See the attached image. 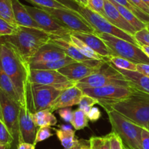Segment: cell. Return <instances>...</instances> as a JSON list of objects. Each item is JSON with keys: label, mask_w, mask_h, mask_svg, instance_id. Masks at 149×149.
I'll return each instance as SVG.
<instances>
[{"label": "cell", "mask_w": 149, "mask_h": 149, "mask_svg": "<svg viewBox=\"0 0 149 149\" xmlns=\"http://www.w3.org/2000/svg\"><path fill=\"white\" fill-rule=\"evenodd\" d=\"M0 64L14 84L21 105H24L25 91L30 72L29 64L13 45L6 42H0Z\"/></svg>", "instance_id": "cell-1"}, {"label": "cell", "mask_w": 149, "mask_h": 149, "mask_svg": "<svg viewBox=\"0 0 149 149\" xmlns=\"http://www.w3.org/2000/svg\"><path fill=\"white\" fill-rule=\"evenodd\" d=\"M49 34L40 29L19 26L15 34L0 37V42L13 45L23 59L29 64L37 51L50 40Z\"/></svg>", "instance_id": "cell-2"}, {"label": "cell", "mask_w": 149, "mask_h": 149, "mask_svg": "<svg viewBox=\"0 0 149 149\" xmlns=\"http://www.w3.org/2000/svg\"><path fill=\"white\" fill-rule=\"evenodd\" d=\"M113 109L143 128L149 124V93L135 89L126 99L112 104L105 110Z\"/></svg>", "instance_id": "cell-3"}, {"label": "cell", "mask_w": 149, "mask_h": 149, "mask_svg": "<svg viewBox=\"0 0 149 149\" xmlns=\"http://www.w3.org/2000/svg\"><path fill=\"white\" fill-rule=\"evenodd\" d=\"M113 132L116 133L122 141L124 149H143V127L113 109L106 110Z\"/></svg>", "instance_id": "cell-4"}, {"label": "cell", "mask_w": 149, "mask_h": 149, "mask_svg": "<svg viewBox=\"0 0 149 149\" xmlns=\"http://www.w3.org/2000/svg\"><path fill=\"white\" fill-rule=\"evenodd\" d=\"M61 91L52 86L28 81L25 91V102L31 112L50 109Z\"/></svg>", "instance_id": "cell-5"}, {"label": "cell", "mask_w": 149, "mask_h": 149, "mask_svg": "<svg viewBox=\"0 0 149 149\" xmlns=\"http://www.w3.org/2000/svg\"><path fill=\"white\" fill-rule=\"evenodd\" d=\"M76 86L81 89L108 86H131L130 82L109 61H105L99 70L79 80Z\"/></svg>", "instance_id": "cell-6"}, {"label": "cell", "mask_w": 149, "mask_h": 149, "mask_svg": "<svg viewBox=\"0 0 149 149\" xmlns=\"http://www.w3.org/2000/svg\"><path fill=\"white\" fill-rule=\"evenodd\" d=\"M97 35L106 44L111 56L126 58L135 64H149V58L140 46L108 34H98Z\"/></svg>", "instance_id": "cell-7"}, {"label": "cell", "mask_w": 149, "mask_h": 149, "mask_svg": "<svg viewBox=\"0 0 149 149\" xmlns=\"http://www.w3.org/2000/svg\"><path fill=\"white\" fill-rule=\"evenodd\" d=\"M79 14L88 22L90 26L94 29L96 34H108L119 37L120 39L128 41L135 45L140 46L138 42L133 35L130 34L112 24L101 15L92 11L87 7L79 6L78 9Z\"/></svg>", "instance_id": "cell-8"}, {"label": "cell", "mask_w": 149, "mask_h": 149, "mask_svg": "<svg viewBox=\"0 0 149 149\" xmlns=\"http://www.w3.org/2000/svg\"><path fill=\"white\" fill-rule=\"evenodd\" d=\"M135 88L131 86H108L97 88L82 89L84 94L95 98L98 101V105L103 108L110 106L112 104L126 99L133 92Z\"/></svg>", "instance_id": "cell-9"}, {"label": "cell", "mask_w": 149, "mask_h": 149, "mask_svg": "<svg viewBox=\"0 0 149 149\" xmlns=\"http://www.w3.org/2000/svg\"><path fill=\"white\" fill-rule=\"evenodd\" d=\"M58 20L70 32L95 33L90 23L79 14L78 11L68 9H52L40 7Z\"/></svg>", "instance_id": "cell-10"}, {"label": "cell", "mask_w": 149, "mask_h": 149, "mask_svg": "<svg viewBox=\"0 0 149 149\" xmlns=\"http://www.w3.org/2000/svg\"><path fill=\"white\" fill-rule=\"evenodd\" d=\"M0 103L3 121L14 139L12 149H16L19 140V114L20 105L0 89Z\"/></svg>", "instance_id": "cell-11"}, {"label": "cell", "mask_w": 149, "mask_h": 149, "mask_svg": "<svg viewBox=\"0 0 149 149\" xmlns=\"http://www.w3.org/2000/svg\"><path fill=\"white\" fill-rule=\"evenodd\" d=\"M29 81L52 86L60 91L65 90L77 85V82L69 80L58 70H30Z\"/></svg>", "instance_id": "cell-12"}, {"label": "cell", "mask_w": 149, "mask_h": 149, "mask_svg": "<svg viewBox=\"0 0 149 149\" xmlns=\"http://www.w3.org/2000/svg\"><path fill=\"white\" fill-rule=\"evenodd\" d=\"M26 7L31 16L39 25V28L47 33L50 35L61 37L69 35L71 33V32L61 24L58 20L43 9L26 5Z\"/></svg>", "instance_id": "cell-13"}, {"label": "cell", "mask_w": 149, "mask_h": 149, "mask_svg": "<svg viewBox=\"0 0 149 149\" xmlns=\"http://www.w3.org/2000/svg\"><path fill=\"white\" fill-rule=\"evenodd\" d=\"M105 60L87 59L84 61H75V62L60 69L58 72L73 81L78 82L91 74H94L99 70Z\"/></svg>", "instance_id": "cell-14"}, {"label": "cell", "mask_w": 149, "mask_h": 149, "mask_svg": "<svg viewBox=\"0 0 149 149\" xmlns=\"http://www.w3.org/2000/svg\"><path fill=\"white\" fill-rule=\"evenodd\" d=\"M36 131V126L33 121L32 112H30L27 105L25 103L20 106L19 114L18 143L24 142L35 145Z\"/></svg>", "instance_id": "cell-15"}, {"label": "cell", "mask_w": 149, "mask_h": 149, "mask_svg": "<svg viewBox=\"0 0 149 149\" xmlns=\"http://www.w3.org/2000/svg\"><path fill=\"white\" fill-rule=\"evenodd\" d=\"M84 92L77 86L61 91L59 96L52 103L49 110L52 112L59 109L78 105Z\"/></svg>", "instance_id": "cell-16"}, {"label": "cell", "mask_w": 149, "mask_h": 149, "mask_svg": "<svg viewBox=\"0 0 149 149\" xmlns=\"http://www.w3.org/2000/svg\"><path fill=\"white\" fill-rule=\"evenodd\" d=\"M72 35L79 38L80 40L84 42L87 46L93 49L96 53L98 54L107 61L109 57L111 56L110 50L106 44L100 39L97 34L95 33H87V32H71Z\"/></svg>", "instance_id": "cell-17"}, {"label": "cell", "mask_w": 149, "mask_h": 149, "mask_svg": "<svg viewBox=\"0 0 149 149\" xmlns=\"http://www.w3.org/2000/svg\"><path fill=\"white\" fill-rule=\"evenodd\" d=\"M105 18L121 30L133 35L137 32L135 28L125 19L114 4L109 0H105Z\"/></svg>", "instance_id": "cell-18"}, {"label": "cell", "mask_w": 149, "mask_h": 149, "mask_svg": "<svg viewBox=\"0 0 149 149\" xmlns=\"http://www.w3.org/2000/svg\"><path fill=\"white\" fill-rule=\"evenodd\" d=\"M66 56H67L62 49L52 42H49L43 45L37 51L34 56L30 60L29 64L56 61V60L62 59Z\"/></svg>", "instance_id": "cell-19"}, {"label": "cell", "mask_w": 149, "mask_h": 149, "mask_svg": "<svg viewBox=\"0 0 149 149\" xmlns=\"http://www.w3.org/2000/svg\"><path fill=\"white\" fill-rule=\"evenodd\" d=\"M49 42H52L54 45L59 47L61 49L63 50L65 55L67 56H69L70 58H73L76 61H84L87 59H90L85 56L78 51L77 48L70 42L68 39V35L66 36H55V35H51L50 40Z\"/></svg>", "instance_id": "cell-20"}, {"label": "cell", "mask_w": 149, "mask_h": 149, "mask_svg": "<svg viewBox=\"0 0 149 149\" xmlns=\"http://www.w3.org/2000/svg\"><path fill=\"white\" fill-rule=\"evenodd\" d=\"M11 1L15 19L18 26L40 29L39 25L28 12L26 5L22 4L19 0H11Z\"/></svg>", "instance_id": "cell-21"}, {"label": "cell", "mask_w": 149, "mask_h": 149, "mask_svg": "<svg viewBox=\"0 0 149 149\" xmlns=\"http://www.w3.org/2000/svg\"><path fill=\"white\" fill-rule=\"evenodd\" d=\"M116 69L119 72L122 73L124 77L130 82L131 87L149 93V77L137 71H130V70Z\"/></svg>", "instance_id": "cell-22"}, {"label": "cell", "mask_w": 149, "mask_h": 149, "mask_svg": "<svg viewBox=\"0 0 149 149\" xmlns=\"http://www.w3.org/2000/svg\"><path fill=\"white\" fill-rule=\"evenodd\" d=\"M59 127L60 129H53L57 137L64 148L70 149L74 145L77 140L75 138V131L68 125H61Z\"/></svg>", "instance_id": "cell-23"}, {"label": "cell", "mask_w": 149, "mask_h": 149, "mask_svg": "<svg viewBox=\"0 0 149 149\" xmlns=\"http://www.w3.org/2000/svg\"><path fill=\"white\" fill-rule=\"evenodd\" d=\"M75 60L66 56L64 58L56 61H48V62L34 63L29 64L30 70H59L65 66L75 62Z\"/></svg>", "instance_id": "cell-24"}, {"label": "cell", "mask_w": 149, "mask_h": 149, "mask_svg": "<svg viewBox=\"0 0 149 149\" xmlns=\"http://www.w3.org/2000/svg\"><path fill=\"white\" fill-rule=\"evenodd\" d=\"M0 89L2 90L6 94L8 95L10 98H12L13 100L21 105L20 98H19L17 91L15 88L14 84L12 82L11 79L3 70L1 64H0Z\"/></svg>", "instance_id": "cell-25"}, {"label": "cell", "mask_w": 149, "mask_h": 149, "mask_svg": "<svg viewBox=\"0 0 149 149\" xmlns=\"http://www.w3.org/2000/svg\"><path fill=\"white\" fill-rule=\"evenodd\" d=\"M33 121L36 127H52L57 124V118L49 110H43L32 113Z\"/></svg>", "instance_id": "cell-26"}, {"label": "cell", "mask_w": 149, "mask_h": 149, "mask_svg": "<svg viewBox=\"0 0 149 149\" xmlns=\"http://www.w3.org/2000/svg\"><path fill=\"white\" fill-rule=\"evenodd\" d=\"M109 1H111L113 4H114V6L117 8V10H119V12L121 13V15L125 18V19L127 21L129 22V23L135 28V29L137 32L144 29V28L147 27V26H148V25L146 24L145 23L141 21L138 18H137L136 16H135L133 13H131L130 10H128L127 9L124 7L123 6L120 5V4H118L117 2H116V1H113V0H109Z\"/></svg>", "instance_id": "cell-27"}, {"label": "cell", "mask_w": 149, "mask_h": 149, "mask_svg": "<svg viewBox=\"0 0 149 149\" xmlns=\"http://www.w3.org/2000/svg\"><path fill=\"white\" fill-rule=\"evenodd\" d=\"M68 39H69L70 42L78 49V51H79L81 53H82L83 55L87 57L88 58L97 60H104V58H103V57H101L100 56H99L98 54L96 53L93 49H91L90 47L87 46L84 42L80 40L79 38L76 37L75 36L72 35L71 34H70L68 35Z\"/></svg>", "instance_id": "cell-28"}, {"label": "cell", "mask_w": 149, "mask_h": 149, "mask_svg": "<svg viewBox=\"0 0 149 149\" xmlns=\"http://www.w3.org/2000/svg\"><path fill=\"white\" fill-rule=\"evenodd\" d=\"M0 18L8 21L13 26H19L15 19L11 0H0Z\"/></svg>", "instance_id": "cell-29"}, {"label": "cell", "mask_w": 149, "mask_h": 149, "mask_svg": "<svg viewBox=\"0 0 149 149\" xmlns=\"http://www.w3.org/2000/svg\"><path fill=\"white\" fill-rule=\"evenodd\" d=\"M113 1L127 9L131 13H133L137 18H138L141 21L145 23L149 26V15L146 13L145 12H143L140 8H138V7H136L135 4L130 2L129 0H113Z\"/></svg>", "instance_id": "cell-30"}, {"label": "cell", "mask_w": 149, "mask_h": 149, "mask_svg": "<svg viewBox=\"0 0 149 149\" xmlns=\"http://www.w3.org/2000/svg\"><path fill=\"white\" fill-rule=\"evenodd\" d=\"M89 119L87 115L82 110L77 109L73 111L72 119L71 121V125L75 130H81L88 126Z\"/></svg>", "instance_id": "cell-31"}, {"label": "cell", "mask_w": 149, "mask_h": 149, "mask_svg": "<svg viewBox=\"0 0 149 149\" xmlns=\"http://www.w3.org/2000/svg\"><path fill=\"white\" fill-rule=\"evenodd\" d=\"M107 61L111 63L117 69L130 70V71H136V64L122 57L111 56Z\"/></svg>", "instance_id": "cell-32"}, {"label": "cell", "mask_w": 149, "mask_h": 149, "mask_svg": "<svg viewBox=\"0 0 149 149\" xmlns=\"http://www.w3.org/2000/svg\"><path fill=\"white\" fill-rule=\"evenodd\" d=\"M29 2L39 6V7H45V8L52 9H71L68 8L65 4H62L57 0H27Z\"/></svg>", "instance_id": "cell-33"}, {"label": "cell", "mask_w": 149, "mask_h": 149, "mask_svg": "<svg viewBox=\"0 0 149 149\" xmlns=\"http://www.w3.org/2000/svg\"><path fill=\"white\" fill-rule=\"evenodd\" d=\"M90 140L92 149H111L109 134L103 137H92Z\"/></svg>", "instance_id": "cell-34"}, {"label": "cell", "mask_w": 149, "mask_h": 149, "mask_svg": "<svg viewBox=\"0 0 149 149\" xmlns=\"http://www.w3.org/2000/svg\"><path fill=\"white\" fill-rule=\"evenodd\" d=\"M98 101L95 98L91 96H89L87 94H83V96L81 97V99L79 103V108L82 110L86 114L91 110L92 108H93L95 105L98 104Z\"/></svg>", "instance_id": "cell-35"}, {"label": "cell", "mask_w": 149, "mask_h": 149, "mask_svg": "<svg viewBox=\"0 0 149 149\" xmlns=\"http://www.w3.org/2000/svg\"><path fill=\"white\" fill-rule=\"evenodd\" d=\"M18 27L0 18V37L15 34L18 30Z\"/></svg>", "instance_id": "cell-36"}, {"label": "cell", "mask_w": 149, "mask_h": 149, "mask_svg": "<svg viewBox=\"0 0 149 149\" xmlns=\"http://www.w3.org/2000/svg\"><path fill=\"white\" fill-rule=\"evenodd\" d=\"M0 143L3 144L11 145L14 143V139L3 121L0 119Z\"/></svg>", "instance_id": "cell-37"}, {"label": "cell", "mask_w": 149, "mask_h": 149, "mask_svg": "<svg viewBox=\"0 0 149 149\" xmlns=\"http://www.w3.org/2000/svg\"><path fill=\"white\" fill-rule=\"evenodd\" d=\"M105 0H87V7L105 17Z\"/></svg>", "instance_id": "cell-38"}, {"label": "cell", "mask_w": 149, "mask_h": 149, "mask_svg": "<svg viewBox=\"0 0 149 149\" xmlns=\"http://www.w3.org/2000/svg\"><path fill=\"white\" fill-rule=\"evenodd\" d=\"M134 37L135 38L140 46L141 45L149 46V26L138 31L134 34Z\"/></svg>", "instance_id": "cell-39"}, {"label": "cell", "mask_w": 149, "mask_h": 149, "mask_svg": "<svg viewBox=\"0 0 149 149\" xmlns=\"http://www.w3.org/2000/svg\"><path fill=\"white\" fill-rule=\"evenodd\" d=\"M53 135V133L51 131L50 127H42L38 129L35 139V145L37 144L39 142L44 141L47 139L49 138Z\"/></svg>", "instance_id": "cell-40"}, {"label": "cell", "mask_w": 149, "mask_h": 149, "mask_svg": "<svg viewBox=\"0 0 149 149\" xmlns=\"http://www.w3.org/2000/svg\"><path fill=\"white\" fill-rule=\"evenodd\" d=\"M108 134L110 138L111 149H124L122 141L116 133L111 131Z\"/></svg>", "instance_id": "cell-41"}, {"label": "cell", "mask_w": 149, "mask_h": 149, "mask_svg": "<svg viewBox=\"0 0 149 149\" xmlns=\"http://www.w3.org/2000/svg\"><path fill=\"white\" fill-rule=\"evenodd\" d=\"M58 114L60 117L65 122H71L73 116V111L71 110V107L63 108L58 110Z\"/></svg>", "instance_id": "cell-42"}, {"label": "cell", "mask_w": 149, "mask_h": 149, "mask_svg": "<svg viewBox=\"0 0 149 149\" xmlns=\"http://www.w3.org/2000/svg\"><path fill=\"white\" fill-rule=\"evenodd\" d=\"M70 149H92L90 140H84V139H79L76 140L74 145Z\"/></svg>", "instance_id": "cell-43"}, {"label": "cell", "mask_w": 149, "mask_h": 149, "mask_svg": "<svg viewBox=\"0 0 149 149\" xmlns=\"http://www.w3.org/2000/svg\"><path fill=\"white\" fill-rule=\"evenodd\" d=\"M87 118L91 121H96L101 117V112L97 108L93 107L87 114Z\"/></svg>", "instance_id": "cell-44"}, {"label": "cell", "mask_w": 149, "mask_h": 149, "mask_svg": "<svg viewBox=\"0 0 149 149\" xmlns=\"http://www.w3.org/2000/svg\"><path fill=\"white\" fill-rule=\"evenodd\" d=\"M142 148L149 149V130L143 128L142 130Z\"/></svg>", "instance_id": "cell-45"}, {"label": "cell", "mask_w": 149, "mask_h": 149, "mask_svg": "<svg viewBox=\"0 0 149 149\" xmlns=\"http://www.w3.org/2000/svg\"><path fill=\"white\" fill-rule=\"evenodd\" d=\"M136 71L149 77V64H136Z\"/></svg>", "instance_id": "cell-46"}, {"label": "cell", "mask_w": 149, "mask_h": 149, "mask_svg": "<svg viewBox=\"0 0 149 149\" xmlns=\"http://www.w3.org/2000/svg\"><path fill=\"white\" fill-rule=\"evenodd\" d=\"M129 1L132 2L133 4H135L138 8H140L143 11L145 12L146 13L149 15V7L143 2V0H129Z\"/></svg>", "instance_id": "cell-47"}, {"label": "cell", "mask_w": 149, "mask_h": 149, "mask_svg": "<svg viewBox=\"0 0 149 149\" xmlns=\"http://www.w3.org/2000/svg\"><path fill=\"white\" fill-rule=\"evenodd\" d=\"M57 1H60V2H61L62 4H65V6H67L68 8L71 9V10H75V11H78L79 5L76 1H74V0H57Z\"/></svg>", "instance_id": "cell-48"}, {"label": "cell", "mask_w": 149, "mask_h": 149, "mask_svg": "<svg viewBox=\"0 0 149 149\" xmlns=\"http://www.w3.org/2000/svg\"><path fill=\"white\" fill-rule=\"evenodd\" d=\"M35 147L36 145L34 144L22 142V143H18L16 149H35Z\"/></svg>", "instance_id": "cell-49"}, {"label": "cell", "mask_w": 149, "mask_h": 149, "mask_svg": "<svg viewBox=\"0 0 149 149\" xmlns=\"http://www.w3.org/2000/svg\"><path fill=\"white\" fill-rule=\"evenodd\" d=\"M140 47L142 49V51H143L144 53L149 58V46H148V45H141Z\"/></svg>", "instance_id": "cell-50"}, {"label": "cell", "mask_w": 149, "mask_h": 149, "mask_svg": "<svg viewBox=\"0 0 149 149\" xmlns=\"http://www.w3.org/2000/svg\"><path fill=\"white\" fill-rule=\"evenodd\" d=\"M75 1L77 4L79 6H82V7H87V0H74Z\"/></svg>", "instance_id": "cell-51"}, {"label": "cell", "mask_w": 149, "mask_h": 149, "mask_svg": "<svg viewBox=\"0 0 149 149\" xmlns=\"http://www.w3.org/2000/svg\"><path fill=\"white\" fill-rule=\"evenodd\" d=\"M0 149H12L11 145L3 144L0 143Z\"/></svg>", "instance_id": "cell-52"}, {"label": "cell", "mask_w": 149, "mask_h": 149, "mask_svg": "<svg viewBox=\"0 0 149 149\" xmlns=\"http://www.w3.org/2000/svg\"><path fill=\"white\" fill-rule=\"evenodd\" d=\"M0 119L1 121H3V115H2V112H1V103H0Z\"/></svg>", "instance_id": "cell-53"}, {"label": "cell", "mask_w": 149, "mask_h": 149, "mask_svg": "<svg viewBox=\"0 0 149 149\" xmlns=\"http://www.w3.org/2000/svg\"><path fill=\"white\" fill-rule=\"evenodd\" d=\"M143 2L149 7V0H143Z\"/></svg>", "instance_id": "cell-54"}, {"label": "cell", "mask_w": 149, "mask_h": 149, "mask_svg": "<svg viewBox=\"0 0 149 149\" xmlns=\"http://www.w3.org/2000/svg\"><path fill=\"white\" fill-rule=\"evenodd\" d=\"M146 129H148V130H149V124H148V127H147Z\"/></svg>", "instance_id": "cell-55"}, {"label": "cell", "mask_w": 149, "mask_h": 149, "mask_svg": "<svg viewBox=\"0 0 149 149\" xmlns=\"http://www.w3.org/2000/svg\"></svg>", "instance_id": "cell-56"}]
</instances>
